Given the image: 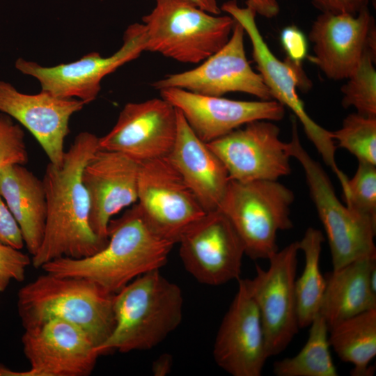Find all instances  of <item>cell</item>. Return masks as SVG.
Wrapping results in <instances>:
<instances>
[{"label": "cell", "instance_id": "52a82bcc", "mask_svg": "<svg viewBox=\"0 0 376 376\" xmlns=\"http://www.w3.org/2000/svg\"><path fill=\"white\" fill-rule=\"evenodd\" d=\"M290 154L301 165L311 199L327 237L333 269L354 260L376 257V220L359 214L340 203L321 164L303 147L297 120H292Z\"/></svg>", "mask_w": 376, "mask_h": 376}, {"label": "cell", "instance_id": "5bb4252c", "mask_svg": "<svg viewBox=\"0 0 376 376\" xmlns=\"http://www.w3.org/2000/svg\"><path fill=\"white\" fill-rule=\"evenodd\" d=\"M178 243L185 269L201 283L217 286L240 278L244 246L220 210L206 212Z\"/></svg>", "mask_w": 376, "mask_h": 376}, {"label": "cell", "instance_id": "8fae6325", "mask_svg": "<svg viewBox=\"0 0 376 376\" xmlns=\"http://www.w3.org/2000/svg\"><path fill=\"white\" fill-rule=\"evenodd\" d=\"M137 194L148 224L174 244L206 213L167 157L140 163Z\"/></svg>", "mask_w": 376, "mask_h": 376}, {"label": "cell", "instance_id": "484cf974", "mask_svg": "<svg viewBox=\"0 0 376 376\" xmlns=\"http://www.w3.org/2000/svg\"><path fill=\"white\" fill-rule=\"evenodd\" d=\"M324 241L321 230L309 227L300 241L299 250L304 254L301 275L295 281L297 318L299 329L310 326L319 314L325 288V279L320 267L322 244Z\"/></svg>", "mask_w": 376, "mask_h": 376}, {"label": "cell", "instance_id": "4316f807", "mask_svg": "<svg viewBox=\"0 0 376 376\" xmlns=\"http://www.w3.org/2000/svg\"><path fill=\"white\" fill-rule=\"evenodd\" d=\"M309 335L304 347L294 357L275 361L276 376H337L338 371L330 352L329 327L319 313L310 324Z\"/></svg>", "mask_w": 376, "mask_h": 376}, {"label": "cell", "instance_id": "d590c367", "mask_svg": "<svg viewBox=\"0 0 376 376\" xmlns=\"http://www.w3.org/2000/svg\"><path fill=\"white\" fill-rule=\"evenodd\" d=\"M246 5L266 18L276 17L280 10L278 0H246Z\"/></svg>", "mask_w": 376, "mask_h": 376}, {"label": "cell", "instance_id": "cb8c5ba5", "mask_svg": "<svg viewBox=\"0 0 376 376\" xmlns=\"http://www.w3.org/2000/svg\"><path fill=\"white\" fill-rule=\"evenodd\" d=\"M0 194L33 256L41 244L45 228L47 203L42 180L24 165L12 164L0 172Z\"/></svg>", "mask_w": 376, "mask_h": 376}, {"label": "cell", "instance_id": "74e56055", "mask_svg": "<svg viewBox=\"0 0 376 376\" xmlns=\"http://www.w3.org/2000/svg\"><path fill=\"white\" fill-rule=\"evenodd\" d=\"M188 2L195 6L212 15H220L221 8L217 0H181Z\"/></svg>", "mask_w": 376, "mask_h": 376}, {"label": "cell", "instance_id": "4fadbf2b", "mask_svg": "<svg viewBox=\"0 0 376 376\" xmlns=\"http://www.w3.org/2000/svg\"><path fill=\"white\" fill-rule=\"evenodd\" d=\"M243 27L235 20L228 40L221 49L197 67L165 76L152 86L158 91L178 88L217 97L243 93L262 100H272L262 76L253 70L247 59Z\"/></svg>", "mask_w": 376, "mask_h": 376}, {"label": "cell", "instance_id": "1f68e13d", "mask_svg": "<svg viewBox=\"0 0 376 376\" xmlns=\"http://www.w3.org/2000/svg\"><path fill=\"white\" fill-rule=\"evenodd\" d=\"M31 259L21 249L0 243V293L4 292L12 281L24 280Z\"/></svg>", "mask_w": 376, "mask_h": 376}, {"label": "cell", "instance_id": "d4e9b609", "mask_svg": "<svg viewBox=\"0 0 376 376\" xmlns=\"http://www.w3.org/2000/svg\"><path fill=\"white\" fill-rule=\"evenodd\" d=\"M330 347L338 358L353 365L350 374L369 376L376 355V308L345 319L329 330Z\"/></svg>", "mask_w": 376, "mask_h": 376}, {"label": "cell", "instance_id": "e0dca14e", "mask_svg": "<svg viewBox=\"0 0 376 376\" xmlns=\"http://www.w3.org/2000/svg\"><path fill=\"white\" fill-rule=\"evenodd\" d=\"M183 116L194 132L205 143L258 120L278 121L285 115V107L275 100L243 101L204 95L178 88L159 90Z\"/></svg>", "mask_w": 376, "mask_h": 376}, {"label": "cell", "instance_id": "ba28073f", "mask_svg": "<svg viewBox=\"0 0 376 376\" xmlns=\"http://www.w3.org/2000/svg\"><path fill=\"white\" fill-rule=\"evenodd\" d=\"M221 11L239 22L248 36L252 46V55L258 72L269 89L272 99L288 107L302 125L308 139L314 145L325 164L337 178L343 172L338 167L335 154L336 146L331 131L316 123L307 113L297 89L307 90L310 81L304 72L301 64L287 58L279 59L265 41L256 22V12L250 7H240L235 0L224 3Z\"/></svg>", "mask_w": 376, "mask_h": 376}, {"label": "cell", "instance_id": "ffe728a7", "mask_svg": "<svg viewBox=\"0 0 376 376\" xmlns=\"http://www.w3.org/2000/svg\"><path fill=\"white\" fill-rule=\"evenodd\" d=\"M86 104L76 98H64L42 91L30 95L0 80V112L16 120L37 140L49 162L60 166L65 153L71 116Z\"/></svg>", "mask_w": 376, "mask_h": 376}, {"label": "cell", "instance_id": "3957f363", "mask_svg": "<svg viewBox=\"0 0 376 376\" xmlns=\"http://www.w3.org/2000/svg\"><path fill=\"white\" fill-rule=\"evenodd\" d=\"M183 302L180 288L159 269L138 276L114 294L115 325L97 352L102 355L112 350L129 352L156 347L180 325Z\"/></svg>", "mask_w": 376, "mask_h": 376}, {"label": "cell", "instance_id": "277c9868", "mask_svg": "<svg viewBox=\"0 0 376 376\" xmlns=\"http://www.w3.org/2000/svg\"><path fill=\"white\" fill-rule=\"evenodd\" d=\"M113 297L88 279L45 272L19 290L17 307L24 329L65 321L84 330L97 350L115 325Z\"/></svg>", "mask_w": 376, "mask_h": 376}, {"label": "cell", "instance_id": "4dcf8cb0", "mask_svg": "<svg viewBox=\"0 0 376 376\" xmlns=\"http://www.w3.org/2000/svg\"><path fill=\"white\" fill-rule=\"evenodd\" d=\"M24 136L19 125L9 116L0 113V172L8 166L27 163Z\"/></svg>", "mask_w": 376, "mask_h": 376}, {"label": "cell", "instance_id": "30bf717a", "mask_svg": "<svg viewBox=\"0 0 376 376\" xmlns=\"http://www.w3.org/2000/svg\"><path fill=\"white\" fill-rule=\"evenodd\" d=\"M145 51V26L143 23H134L125 30L122 46L109 56L90 52L74 62L51 67L19 58L15 66L22 74L36 79L42 91L88 104L98 95L101 81L105 76L137 58Z\"/></svg>", "mask_w": 376, "mask_h": 376}, {"label": "cell", "instance_id": "7c38bea8", "mask_svg": "<svg viewBox=\"0 0 376 376\" xmlns=\"http://www.w3.org/2000/svg\"><path fill=\"white\" fill-rule=\"evenodd\" d=\"M22 343L29 369L15 371L0 363V376H88L100 356L84 330L60 320L24 329Z\"/></svg>", "mask_w": 376, "mask_h": 376}, {"label": "cell", "instance_id": "5b68a950", "mask_svg": "<svg viewBox=\"0 0 376 376\" xmlns=\"http://www.w3.org/2000/svg\"><path fill=\"white\" fill-rule=\"evenodd\" d=\"M146 51L185 63H200L228 40L235 20L181 0H156L142 18Z\"/></svg>", "mask_w": 376, "mask_h": 376}, {"label": "cell", "instance_id": "f1b7e54d", "mask_svg": "<svg viewBox=\"0 0 376 376\" xmlns=\"http://www.w3.org/2000/svg\"><path fill=\"white\" fill-rule=\"evenodd\" d=\"M331 135L337 146L349 151L359 162L376 165V117L350 113Z\"/></svg>", "mask_w": 376, "mask_h": 376}, {"label": "cell", "instance_id": "44dd1931", "mask_svg": "<svg viewBox=\"0 0 376 376\" xmlns=\"http://www.w3.org/2000/svg\"><path fill=\"white\" fill-rule=\"evenodd\" d=\"M374 30L368 8L356 15L322 13L309 31L313 51L309 59L327 78L347 79L359 64Z\"/></svg>", "mask_w": 376, "mask_h": 376}, {"label": "cell", "instance_id": "8992f818", "mask_svg": "<svg viewBox=\"0 0 376 376\" xmlns=\"http://www.w3.org/2000/svg\"><path fill=\"white\" fill-rule=\"evenodd\" d=\"M293 191L277 180H230L218 210L230 221L253 260L269 259L279 249L276 235L293 227Z\"/></svg>", "mask_w": 376, "mask_h": 376}, {"label": "cell", "instance_id": "2e32d148", "mask_svg": "<svg viewBox=\"0 0 376 376\" xmlns=\"http://www.w3.org/2000/svg\"><path fill=\"white\" fill-rule=\"evenodd\" d=\"M177 127V109L162 97L129 102L113 128L99 138V148L121 152L139 163L166 157Z\"/></svg>", "mask_w": 376, "mask_h": 376}, {"label": "cell", "instance_id": "9a60e30c", "mask_svg": "<svg viewBox=\"0 0 376 376\" xmlns=\"http://www.w3.org/2000/svg\"><path fill=\"white\" fill-rule=\"evenodd\" d=\"M207 143L225 166L230 180H277L291 172L290 143L280 139V129L271 120L246 123Z\"/></svg>", "mask_w": 376, "mask_h": 376}, {"label": "cell", "instance_id": "f546056e", "mask_svg": "<svg viewBox=\"0 0 376 376\" xmlns=\"http://www.w3.org/2000/svg\"><path fill=\"white\" fill-rule=\"evenodd\" d=\"M338 180L346 205L376 220V165L359 162L351 179L345 174Z\"/></svg>", "mask_w": 376, "mask_h": 376}, {"label": "cell", "instance_id": "7a4b0ae2", "mask_svg": "<svg viewBox=\"0 0 376 376\" xmlns=\"http://www.w3.org/2000/svg\"><path fill=\"white\" fill-rule=\"evenodd\" d=\"M108 237L106 246L91 256L56 258L41 269L58 276L88 279L116 294L138 276L160 269L174 245L150 228L137 203L119 218L111 219Z\"/></svg>", "mask_w": 376, "mask_h": 376}, {"label": "cell", "instance_id": "9c48e42d", "mask_svg": "<svg viewBox=\"0 0 376 376\" xmlns=\"http://www.w3.org/2000/svg\"><path fill=\"white\" fill-rule=\"evenodd\" d=\"M298 241L278 250L265 270L256 265V276L243 279L260 315L268 357L277 355L290 344L299 329L295 281Z\"/></svg>", "mask_w": 376, "mask_h": 376}, {"label": "cell", "instance_id": "83f0119b", "mask_svg": "<svg viewBox=\"0 0 376 376\" xmlns=\"http://www.w3.org/2000/svg\"><path fill=\"white\" fill-rule=\"evenodd\" d=\"M375 58L376 55L366 49L340 89L344 108L352 107L357 113L370 117H376Z\"/></svg>", "mask_w": 376, "mask_h": 376}, {"label": "cell", "instance_id": "ac0fdd59", "mask_svg": "<svg viewBox=\"0 0 376 376\" xmlns=\"http://www.w3.org/2000/svg\"><path fill=\"white\" fill-rule=\"evenodd\" d=\"M237 281V291L215 338L213 357L233 376H260L269 358L260 315L243 279Z\"/></svg>", "mask_w": 376, "mask_h": 376}, {"label": "cell", "instance_id": "8d00e7d4", "mask_svg": "<svg viewBox=\"0 0 376 376\" xmlns=\"http://www.w3.org/2000/svg\"><path fill=\"white\" fill-rule=\"evenodd\" d=\"M173 357L165 353L158 357L152 363V373L155 376H165L171 373L173 367Z\"/></svg>", "mask_w": 376, "mask_h": 376}, {"label": "cell", "instance_id": "6da1fadb", "mask_svg": "<svg viewBox=\"0 0 376 376\" xmlns=\"http://www.w3.org/2000/svg\"><path fill=\"white\" fill-rule=\"evenodd\" d=\"M99 138L81 132L65 151L60 166L50 162L42 178L47 217L41 244L31 263L41 268L59 258H82L102 249L108 242L93 231L89 221L90 201L82 182V171L99 149Z\"/></svg>", "mask_w": 376, "mask_h": 376}, {"label": "cell", "instance_id": "7402d4cb", "mask_svg": "<svg viewBox=\"0 0 376 376\" xmlns=\"http://www.w3.org/2000/svg\"><path fill=\"white\" fill-rule=\"evenodd\" d=\"M178 127L169 161L206 212L218 210L230 181L218 156L191 129L177 109Z\"/></svg>", "mask_w": 376, "mask_h": 376}, {"label": "cell", "instance_id": "836d02e7", "mask_svg": "<svg viewBox=\"0 0 376 376\" xmlns=\"http://www.w3.org/2000/svg\"><path fill=\"white\" fill-rule=\"evenodd\" d=\"M281 42L288 58L301 63L307 56V40L302 31L295 26H288L281 33Z\"/></svg>", "mask_w": 376, "mask_h": 376}, {"label": "cell", "instance_id": "d6986e66", "mask_svg": "<svg viewBox=\"0 0 376 376\" xmlns=\"http://www.w3.org/2000/svg\"><path fill=\"white\" fill-rule=\"evenodd\" d=\"M140 163L121 152L98 149L84 166L81 180L90 201V225L108 240L111 217L137 201Z\"/></svg>", "mask_w": 376, "mask_h": 376}, {"label": "cell", "instance_id": "e575fe53", "mask_svg": "<svg viewBox=\"0 0 376 376\" xmlns=\"http://www.w3.org/2000/svg\"><path fill=\"white\" fill-rule=\"evenodd\" d=\"M370 0H311L322 13L356 15L368 8Z\"/></svg>", "mask_w": 376, "mask_h": 376}, {"label": "cell", "instance_id": "603a6c76", "mask_svg": "<svg viewBox=\"0 0 376 376\" xmlns=\"http://www.w3.org/2000/svg\"><path fill=\"white\" fill-rule=\"evenodd\" d=\"M319 313L329 330L340 322L376 308V257L354 260L324 275Z\"/></svg>", "mask_w": 376, "mask_h": 376}, {"label": "cell", "instance_id": "d6a6232c", "mask_svg": "<svg viewBox=\"0 0 376 376\" xmlns=\"http://www.w3.org/2000/svg\"><path fill=\"white\" fill-rule=\"evenodd\" d=\"M0 243L22 249L24 246L21 230L0 194Z\"/></svg>", "mask_w": 376, "mask_h": 376}]
</instances>
